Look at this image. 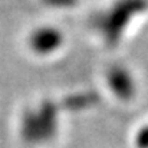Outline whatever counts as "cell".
<instances>
[{
	"mask_svg": "<svg viewBox=\"0 0 148 148\" xmlns=\"http://www.w3.org/2000/svg\"><path fill=\"white\" fill-rule=\"evenodd\" d=\"M62 42V35L56 29L42 27L30 36V46L38 53H48L55 50Z\"/></svg>",
	"mask_w": 148,
	"mask_h": 148,
	"instance_id": "2",
	"label": "cell"
},
{
	"mask_svg": "<svg viewBox=\"0 0 148 148\" xmlns=\"http://www.w3.org/2000/svg\"><path fill=\"white\" fill-rule=\"evenodd\" d=\"M36 115L40 130V140H48L56 130V108L50 102H45Z\"/></svg>",
	"mask_w": 148,
	"mask_h": 148,
	"instance_id": "4",
	"label": "cell"
},
{
	"mask_svg": "<svg viewBox=\"0 0 148 148\" xmlns=\"http://www.w3.org/2000/svg\"><path fill=\"white\" fill-rule=\"evenodd\" d=\"M143 9V1L141 0H128L121 3L106 19V22L103 23V32L106 36V40L112 45L115 43L119 36L121 32L124 30V27L127 26L128 20L138 12H141Z\"/></svg>",
	"mask_w": 148,
	"mask_h": 148,
	"instance_id": "1",
	"label": "cell"
},
{
	"mask_svg": "<svg viewBox=\"0 0 148 148\" xmlns=\"http://www.w3.org/2000/svg\"><path fill=\"white\" fill-rule=\"evenodd\" d=\"M108 82L112 88L114 94L118 95L121 99H130L134 94V85L131 81L130 73L124 68H112L108 72Z\"/></svg>",
	"mask_w": 148,
	"mask_h": 148,
	"instance_id": "3",
	"label": "cell"
},
{
	"mask_svg": "<svg viewBox=\"0 0 148 148\" xmlns=\"http://www.w3.org/2000/svg\"><path fill=\"white\" fill-rule=\"evenodd\" d=\"M23 135L29 141L40 140V130L38 122V115L33 112H27L23 118Z\"/></svg>",
	"mask_w": 148,
	"mask_h": 148,
	"instance_id": "5",
	"label": "cell"
},
{
	"mask_svg": "<svg viewBox=\"0 0 148 148\" xmlns=\"http://www.w3.org/2000/svg\"><path fill=\"white\" fill-rule=\"evenodd\" d=\"M137 144L140 148H148V127L144 128L140 134H138V138H137Z\"/></svg>",
	"mask_w": 148,
	"mask_h": 148,
	"instance_id": "6",
	"label": "cell"
}]
</instances>
